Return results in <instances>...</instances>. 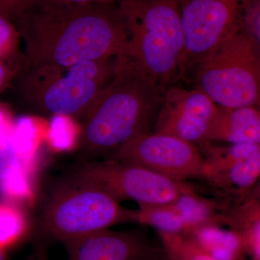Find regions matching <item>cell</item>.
Instances as JSON below:
<instances>
[{"label":"cell","instance_id":"cell-7","mask_svg":"<svg viewBox=\"0 0 260 260\" xmlns=\"http://www.w3.org/2000/svg\"><path fill=\"white\" fill-rule=\"evenodd\" d=\"M69 177L102 189L119 203L134 200L138 205L164 204L191 188L184 181L112 158L85 160Z\"/></svg>","mask_w":260,"mask_h":260},{"label":"cell","instance_id":"cell-15","mask_svg":"<svg viewBox=\"0 0 260 260\" xmlns=\"http://www.w3.org/2000/svg\"><path fill=\"white\" fill-rule=\"evenodd\" d=\"M256 186L250 194L233 203L220 214V223L239 237L243 251L251 260H260V201Z\"/></svg>","mask_w":260,"mask_h":260},{"label":"cell","instance_id":"cell-17","mask_svg":"<svg viewBox=\"0 0 260 260\" xmlns=\"http://www.w3.org/2000/svg\"><path fill=\"white\" fill-rule=\"evenodd\" d=\"M47 126L44 127L42 120L28 116H20L13 122L10 137L24 164L30 169Z\"/></svg>","mask_w":260,"mask_h":260},{"label":"cell","instance_id":"cell-16","mask_svg":"<svg viewBox=\"0 0 260 260\" xmlns=\"http://www.w3.org/2000/svg\"><path fill=\"white\" fill-rule=\"evenodd\" d=\"M181 234L216 259H245L246 255L237 234L218 222L202 224Z\"/></svg>","mask_w":260,"mask_h":260},{"label":"cell","instance_id":"cell-20","mask_svg":"<svg viewBox=\"0 0 260 260\" xmlns=\"http://www.w3.org/2000/svg\"><path fill=\"white\" fill-rule=\"evenodd\" d=\"M158 234L162 244V260H220L207 254L183 234L160 232Z\"/></svg>","mask_w":260,"mask_h":260},{"label":"cell","instance_id":"cell-8","mask_svg":"<svg viewBox=\"0 0 260 260\" xmlns=\"http://www.w3.org/2000/svg\"><path fill=\"white\" fill-rule=\"evenodd\" d=\"M251 0H181L184 32L181 78L225 39L242 30L243 11Z\"/></svg>","mask_w":260,"mask_h":260},{"label":"cell","instance_id":"cell-24","mask_svg":"<svg viewBox=\"0 0 260 260\" xmlns=\"http://www.w3.org/2000/svg\"><path fill=\"white\" fill-rule=\"evenodd\" d=\"M21 70L13 64L0 60V93L12 85Z\"/></svg>","mask_w":260,"mask_h":260},{"label":"cell","instance_id":"cell-6","mask_svg":"<svg viewBox=\"0 0 260 260\" xmlns=\"http://www.w3.org/2000/svg\"><path fill=\"white\" fill-rule=\"evenodd\" d=\"M259 48L242 30L233 34L197 64V88L220 107H259Z\"/></svg>","mask_w":260,"mask_h":260},{"label":"cell","instance_id":"cell-14","mask_svg":"<svg viewBox=\"0 0 260 260\" xmlns=\"http://www.w3.org/2000/svg\"><path fill=\"white\" fill-rule=\"evenodd\" d=\"M229 144H260V112L256 107L218 106L207 142Z\"/></svg>","mask_w":260,"mask_h":260},{"label":"cell","instance_id":"cell-4","mask_svg":"<svg viewBox=\"0 0 260 260\" xmlns=\"http://www.w3.org/2000/svg\"><path fill=\"white\" fill-rule=\"evenodd\" d=\"M117 57L80 61L66 69L26 68L15 80L18 93L43 114L82 118L114 78Z\"/></svg>","mask_w":260,"mask_h":260},{"label":"cell","instance_id":"cell-19","mask_svg":"<svg viewBox=\"0 0 260 260\" xmlns=\"http://www.w3.org/2000/svg\"><path fill=\"white\" fill-rule=\"evenodd\" d=\"M80 133L81 127L73 117L54 115L48 124L45 139L55 151H70L79 143Z\"/></svg>","mask_w":260,"mask_h":260},{"label":"cell","instance_id":"cell-1","mask_svg":"<svg viewBox=\"0 0 260 260\" xmlns=\"http://www.w3.org/2000/svg\"><path fill=\"white\" fill-rule=\"evenodd\" d=\"M26 68L66 69L125 54L130 31L119 3L60 5L34 0L14 22Z\"/></svg>","mask_w":260,"mask_h":260},{"label":"cell","instance_id":"cell-18","mask_svg":"<svg viewBox=\"0 0 260 260\" xmlns=\"http://www.w3.org/2000/svg\"><path fill=\"white\" fill-rule=\"evenodd\" d=\"M28 224L23 210L11 201L0 200V246L18 244L26 237Z\"/></svg>","mask_w":260,"mask_h":260},{"label":"cell","instance_id":"cell-5","mask_svg":"<svg viewBox=\"0 0 260 260\" xmlns=\"http://www.w3.org/2000/svg\"><path fill=\"white\" fill-rule=\"evenodd\" d=\"M127 222L136 223V210L126 209L102 189L69 177L47 194L39 229L43 237L63 244Z\"/></svg>","mask_w":260,"mask_h":260},{"label":"cell","instance_id":"cell-23","mask_svg":"<svg viewBox=\"0 0 260 260\" xmlns=\"http://www.w3.org/2000/svg\"><path fill=\"white\" fill-rule=\"evenodd\" d=\"M32 2L34 0H0V15L14 23Z\"/></svg>","mask_w":260,"mask_h":260},{"label":"cell","instance_id":"cell-13","mask_svg":"<svg viewBox=\"0 0 260 260\" xmlns=\"http://www.w3.org/2000/svg\"><path fill=\"white\" fill-rule=\"evenodd\" d=\"M68 260H152L155 249L138 229H104L63 243Z\"/></svg>","mask_w":260,"mask_h":260},{"label":"cell","instance_id":"cell-10","mask_svg":"<svg viewBox=\"0 0 260 260\" xmlns=\"http://www.w3.org/2000/svg\"><path fill=\"white\" fill-rule=\"evenodd\" d=\"M203 165L198 179L217 190L241 201L256 187L260 176V144L213 145L198 147Z\"/></svg>","mask_w":260,"mask_h":260},{"label":"cell","instance_id":"cell-2","mask_svg":"<svg viewBox=\"0 0 260 260\" xmlns=\"http://www.w3.org/2000/svg\"><path fill=\"white\" fill-rule=\"evenodd\" d=\"M162 100L153 80L128 56H118L114 78L82 117L79 144L86 160L110 158L151 133Z\"/></svg>","mask_w":260,"mask_h":260},{"label":"cell","instance_id":"cell-9","mask_svg":"<svg viewBox=\"0 0 260 260\" xmlns=\"http://www.w3.org/2000/svg\"><path fill=\"white\" fill-rule=\"evenodd\" d=\"M110 158L139 166L177 181L198 179L203 165V154L196 145L153 133L132 140Z\"/></svg>","mask_w":260,"mask_h":260},{"label":"cell","instance_id":"cell-27","mask_svg":"<svg viewBox=\"0 0 260 260\" xmlns=\"http://www.w3.org/2000/svg\"><path fill=\"white\" fill-rule=\"evenodd\" d=\"M39 251H37L30 258V260H47L44 256V253L42 251V248H39Z\"/></svg>","mask_w":260,"mask_h":260},{"label":"cell","instance_id":"cell-25","mask_svg":"<svg viewBox=\"0 0 260 260\" xmlns=\"http://www.w3.org/2000/svg\"><path fill=\"white\" fill-rule=\"evenodd\" d=\"M13 120L9 111L3 104H0V136L10 134L13 127Z\"/></svg>","mask_w":260,"mask_h":260},{"label":"cell","instance_id":"cell-11","mask_svg":"<svg viewBox=\"0 0 260 260\" xmlns=\"http://www.w3.org/2000/svg\"><path fill=\"white\" fill-rule=\"evenodd\" d=\"M218 105L199 88L186 90L169 86L152 133L171 135L198 146L207 143V135Z\"/></svg>","mask_w":260,"mask_h":260},{"label":"cell","instance_id":"cell-22","mask_svg":"<svg viewBox=\"0 0 260 260\" xmlns=\"http://www.w3.org/2000/svg\"><path fill=\"white\" fill-rule=\"evenodd\" d=\"M30 170L17 152L10 134L0 136V183L20 173L30 172Z\"/></svg>","mask_w":260,"mask_h":260},{"label":"cell","instance_id":"cell-3","mask_svg":"<svg viewBox=\"0 0 260 260\" xmlns=\"http://www.w3.org/2000/svg\"><path fill=\"white\" fill-rule=\"evenodd\" d=\"M130 31L128 56L164 95L179 78L184 51L181 0H120Z\"/></svg>","mask_w":260,"mask_h":260},{"label":"cell","instance_id":"cell-28","mask_svg":"<svg viewBox=\"0 0 260 260\" xmlns=\"http://www.w3.org/2000/svg\"><path fill=\"white\" fill-rule=\"evenodd\" d=\"M0 260H10L7 254L6 250L0 246Z\"/></svg>","mask_w":260,"mask_h":260},{"label":"cell","instance_id":"cell-26","mask_svg":"<svg viewBox=\"0 0 260 260\" xmlns=\"http://www.w3.org/2000/svg\"><path fill=\"white\" fill-rule=\"evenodd\" d=\"M46 3L60 5L112 4L120 0H39Z\"/></svg>","mask_w":260,"mask_h":260},{"label":"cell","instance_id":"cell-12","mask_svg":"<svg viewBox=\"0 0 260 260\" xmlns=\"http://www.w3.org/2000/svg\"><path fill=\"white\" fill-rule=\"evenodd\" d=\"M233 204L227 198H205L191 188L164 204H140L136 223L153 226L160 233L183 234L219 216Z\"/></svg>","mask_w":260,"mask_h":260},{"label":"cell","instance_id":"cell-21","mask_svg":"<svg viewBox=\"0 0 260 260\" xmlns=\"http://www.w3.org/2000/svg\"><path fill=\"white\" fill-rule=\"evenodd\" d=\"M20 41L21 37L15 24L0 15V60L14 64L23 71L27 64L20 50Z\"/></svg>","mask_w":260,"mask_h":260}]
</instances>
